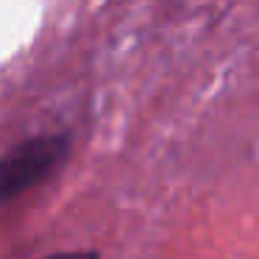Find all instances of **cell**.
<instances>
[{
  "label": "cell",
  "mask_w": 259,
  "mask_h": 259,
  "mask_svg": "<svg viewBox=\"0 0 259 259\" xmlns=\"http://www.w3.org/2000/svg\"><path fill=\"white\" fill-rule=\"evenodd\" d=\"M70 153V134H36L20 140L0 159V195L3 203H12L17 195L34 190L48 179Z\"/></svg>",
  "instance_id": "1"
},
{
  "label": "cell",
  "mask_w": 259,
  "mask_h": 259,
  "mask_svg": "<svg viewBox=\"0 0 259 259\" xmlns=\"http://www.w3.org/2000/svg\"><path fill=\"white\" fill-rule=\"evenodd\" d=\"M42 259H101V253L95 248H81V251H59V253H51V256H42Z\"/></svg>",
  "instance_id": "2"
}]
</instances>
